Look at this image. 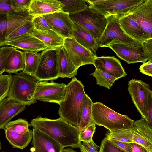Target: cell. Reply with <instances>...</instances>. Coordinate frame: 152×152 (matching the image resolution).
<instances>
[{
  "mask_svg": "<svg viewBox=\"0 0 152 152\" xmlns=\"http://www.w3.org/2000/svg\"><path fill=\"white\" fill-rule=\"evenodd\" d=\"M29 125L50 137L64 148H78L81 142L79 140L80 131L77 127L60 118L51 119L39 115L31 121Z\"/></svg>",
  "mask_w": 152,
  "mask_h": 152,
  "instance_id": "obj_1",
  "label": "cell"
},
{
  "mask_svg": "<svg viewBox=\"0 0 152 152\" xmlns=\"http://www.w3.org/2000/svg\"><path fill=\"white\" fill-rule=\"evenodd\" d=\"M86 94L81 81L75 77L72 78L66 85L64 98L59 104V118L78 127L80 123L83 102Z\"/></svg>",
  "mask_w": 152,
  "mask_h": 152,
  "instance_id": "obj_2",
  "label": "cell"
},
{
  "mask_svg": "<svg viewBox=\"0 0 152 152\" xmlns=\"http://www.w3.org/2000/svg\"><path fill=\"white\" fill-rule=\"evenodd\" d=\"M93 119L95 125L104 127L109 131L129 130L134 121L126 115L119 113L100 102L93 103Z\"/></svg>",
  "mask_w": 152,
  "mask_h": 152,
  "instance_id": "obj_3",
  "label": "cell"
},
{
  "mask_svg": "<svg viewBox=\"0 0 152 152\" xmlns=\"http://www.w3.org/2000/svg\"><path fill=\"white\" fill-rule=\"evenodd\" d=\"M38 79L23 71L12 75L7 97L26 106L35 103L34 95Z\"/></svg>",
  "mask_w": 152,
  "mask_h": 152,
  "instance_id": "obj_4",
  "label": "cell"
},
{
  "mask_svg": "<svg viewBox=\"0 0 152 152\" xmlns=\"http://www.w3.org/2000/svg\"><path fill=\"white\" fill-rule=\"evenodd\" d=\"M69 15L73 23L86 30L97 42L107 24V18L98 11L90 6L80 11L69 13Z\"/></svg>",
  "mask_w": 152,
  "mask_h": 152,
  "instance_id": "obj_5",
  "label": "cell"
},
{
  "mask_svg": "<svg viewBox=\"0 0 152 152\" xmlns=\"http://www.w3.org/2000/svg\"><path fill=\"white\" fill-rule=\"evenodd\" d=\"M28 122L21 118L10 121L4 129L7 139L13 148L23 149L33 137V131L29 129Z\"/></svg>",
  "mask_w": 152,
  "mask_h": 152,
  "instance_id": "obj_6",
  "label": "cell"
},
{
  "mask_svg": "<svg viewBox=\"0 0 152 152\" xmlns=\"http://www.w3.org/2000/svg\"><path fill=\"white\" fill-rule=\"evenodd\" d=\"M105 47L110 48L121 60L128 64L137 62L143 64L148 60L141 43L114 41Z\"/></svg>",
  "mask_w": 152,
  "mask_h": 152,
  "instance_id": "obj_7",
  "label": "cell"
},
{
  "mask_svg": "<svg viewBox=\"0 0 152 152\" xmlns=\"http://www.w3.org/2000/svg\"><path fill=\"white\" fill-rule=\"evenodd\" d=\"M57 48H47L40 53L39 62L34 75L39 81H52L59 78Z\"/></svg>",
  "mask_w": 152,
  "mask_h": 152,
  "instance_id": "obj_8",
  "label": "cell"
},
{
  "mask_svg": "<svg viewBox=\"0 0 152 152\" xmlns=\"http://www.w3.org/2000/svg\"><path fill=\"white\" fill-rule=\"evenodd\" d=\"M145 0H103L90 6L106 18L113 15H128Z\"/></svg>",
  "mask_w": 152,
  "mask_h": 152,
  "instance_id": "obj_9",
  "label": "cell"
},
{
  "mask_svg": "<svg viewBox=\"0 0 152 152\" xmlns=\"http://www.w3.org/2000/svg\"><path fill=\"white\" fill-rule=\"evenodd\" d=\"M66 85L51 81H39L37 84L34 98L46 102L56 103L60 104L63 100L66 93Z\"/></svg>",
  "mask_w": 152,
  "mask_h": 152,
  "instance_id": "obj_10",
  "label": "cell"
},
{
  "mask_svg": "<svg viewBox=\"0 0 152 152\" xmlns=\"http://www.w3.org/2000/svg\"><path fill=\"white\" fill-rule=\"evenodd\" d=\"M107 18L106 27L97 41L98 48L105 47L114 41L125 43L140 42L124 33L120 25L118 15H111Z\"/></svg>",
  "mask_w": 152,
  "mask_h": 152,
  "instance_id": "obj_11",
  "label": "cell"
},
{
  "mask_svg": "<svg viewBox=\"0 0 152 152\" xmlns=\"http://www.w3.org/2000/svg\"><path fill=\"white\" fill-rule=\"evenodd\" d=\"M128 86L133 102L142 118L148 122L147 105L148 95L151 90L150 85L141 80L132 79L129 81Z\"/></svg>",
  "mask_w": 152,
  "mask_h": 152,
  "instance_id": "obj_12",
  "label": "cell"
},
{
  "mask_svg": "<svg viewBox=\"0 0 152 152\" xmlns=\"http://www.w3.org/2000/svg\"><path fill=\"white\" fill-rule=\"evenodd\" d=\"M63 46L77 69L83 65L93 64L94 59L97 57L89 50L79 44L73 38L64 39Z\"/></svg>",
  "mask_w": 152,
  "mask_h": 152,
  "instance_id": "obj_13",
  "label": "cell"
},
{
  "mask_svg": "<svg viewBox=\"0 0 152 152\" xmlns=\"http://www.w3.org/2000/svg\"><path fill=\"white\" fill-rule=\"evenodd\" d=\"M42 16L51 27L52 29L64 38H73V23L68 13L60 11Z\"/></svg>",
  "mask_w": 152,
  "mask_h": 152,
  "instance_id": "obj_14",
  "label": "cell"
},
{
  "mask_svg": "<svg viewBox=\"0 0 152 152\" xmlns=\"http://www.w3.org/2000/svg\"><path fill=\"white\" fill-rule=\"evenodd\" d=\"M133 142L139 144L145 148L149 152H152V128L143 118L134 121Z\"/></svg>",
  "mask_w": 152,
  "mask_h": 152,
  "instance_id": "obj_15",
  "label": "cell"
},
{
  "mask_svg": "<svg viewBox=\"0 0 152 152\" xmlns=\"http://www.w3.org/2000/svg\"><path fill=\"white\" fill-rule=\"evenodd\" d=\"M31 152H62L64 147L42 132L33 128Z\"/></svg>",
  "mask_w": 152,
  "mask_h": 152,
  "instance_id": "obj_16",
  "label": "cell"
},
{
  "mask_svg": "<svg viewBox=\"0 0 152 152\" xmlns=\"http://www.w3.org/2000/svg\"><path fill=\"white\" fill-rule=\"evenodd\" d=\"M129 14L152 38V0H145Z\"/></svg>",
  "mask_w": 152,
  "mask_h": 152,
  "instance_id": "obj_17",
  "label": "cell"
},
{
  "mask_svg": "<svg viewBox=\"0 0 152 152\" xmlns=\"http://www.w3.org/2000/svg\"><path fill=\"white\" fill-rule=\"evenodd\" d=\"M118 16L121 28L124 33L130 38L141 43L152 38L129 14Z\"/></svg>",
  "mask_w": 152,
  "mask_h": 152,
  "instance_id": "obj_18",
  "label": "cell"
},
{
  "mask_svg": "<svg viewBox=\"0 0 152 152\" xmlns=\"http://www.w3.org/2000/svg\"><path fill=\"white\" fill-rule=\"evenodd\" d=\"M93 65L95 68L106 72L118 80L127 75L120 61L114 56L97 57Z\"/></svg>",
  "mask_w": 152,
  "mask_h": 152,
  "instance_id": "obj_19",
  "label": "cell"
},
{
  "mask_svg": "<svg viewBox=\"0 0 152 152\" xmlns=\"http://www.w3.org/2000/svg\"><path fill=\"white\" fill-rule=\"evenodd\" d=\"M26 106L7 97L0 102V129H4L10 121L23 111Z\"/></svg>",
  "mask_w": 152,
  "mask_h": 152,
  "instance_id": "obj_20",
  "label": "cell"
},
{
  "mask_svg": "<svg viewBox=\"0 0 152 152\" xmlns=\"http://www.w3.org/2000/svg\"><path fill=\"white\" fill-rule=\"evenodd\" d=\"M5 45L11 46L23 51L37 53L48 48L42 42L29 34L15 40L7 42L3 46Z\"/></svg>",
  "mask_w": 152,
  "mask_h": 152,
  "instance_id": "obj_21",
  "label": "cell"
},
{
  "mask_svg": "<svg viewBox=\"0 0 152 152\" xmlns=\"http://www.w3.org/2000/svg\"><path fill=\"white\" fill-rule=\"evenodd\" d=\"M64 6L59 0H31L28 13L33 17L42 15L61 11Z\"/></svg>",
  "mask_w": 152,
  "mask_h": 152,
  "instance_id": "obj_22",
  "label": "cell"
},
{
  "mask_svg": "<svg viewBox=\"0 0 152 152\" xmlns=\"http://www.w3.org/2000/svg\"><path fill=\"white\" fill-rule=\"evenodd\" d=\"M57 61L59 78H72L76 75L78 69L63 46L57 48Z\"/></svg>",
  "mask_w": 152,
  "mask_h": 152,
  "instance_id": "obj_23",
  "label": "cell"
},
{
  "mask_svg": "<svg viewBox=\"0 0 152 152\" xmlns=\"http://www.w3.org/2000/svg\"><path fill=\"white\" fill-rule=\"evenodd\" d=\"M73 38L79 44L96 55L98 48L97 42L88 31L73 23Z\"/></svg>",
  "mask_w": 152,
  "mask_h": 152,
  "instance_id": "obj_24",
  "label": "cell"
},
{
  "mask_svg": "<svg viewBox=\"0 0 152 152\" xmlns=\"http://www.w3.org/2000/svg\"><path fill=\"white\" fill-rule=\"evenodd\" d=\"M29 34L42 42L48 48H58L64 44V39L52 29L38 31L34 29Z\"/></svg>",
  "mask_w": 152,
  "mask_h": 152,
  "instance_id": "obj_25",
  "label": "cell"
},
{
  "mask_svg": "<svg viewBox=\"0 0 152 152\" xmlns=\"http://www.w3.org/2000/svg\"><path fill=\"white\" fill-rule=\"evenodd\" d=\"M25 54L24 51L15 48L8 55L5 63V72L10 74L23 71L25 68Z\"/></svg>",
  "mask_w": 152,
  "mask_h": 152,
  "instance_id": "obj_26",
  "label": "cell"
},
{
  "mask_svg": "<svg viewBox=\"0 0 152 152\" xmlns=\"http://www.w3.org/2000/svg\"><path fill=\"white\" fill-rule=\"evenodd\" d=\"M93 103L91 98L86 94L83 102L80 123L77 127L80 131L95 124L92 115Z\"/></svg>",
  "mask_w": 152,
  "mask_h": 152,
  "instance_id": "obj_27",
  "label": "cell"
},
{
  "mask_svg": "<svg viewBox=\"0 0 152 152\" xmlns=\"http://www.w3.org/2000/svg\"><path fill=\"white\" fill-rule=\"evenodd\" d=\"M25 54V66L23 72L34 75L39 62L40 53L23 51Z\"/></svg>",
  "mask_w": 152,
  "mask_h": 152,
  "instance_id": "obj_28",
  "label": "cell"
},
{
  "mask_svg": "<svg viewBox=\"0 0 152 152\" xmlns=\"http://www.w3.org/2000/svg\"><path fill=\"white\" fill-rule=\"evenodd\" d=\"M91 75L96 78L97 85L108 89L112 86L115 81L118 80L115 77L96 68L94 72L91 73Z\"/></svg>",
  "mask_w": 152,
  "mask_h": 152,
  "instance_id": "obj_29",
  "label": "cell"
},
{
  "mask_svg": "<svg viewBox=\"0 0 152 152\" xmlns=\"http://www.w3.org/2000/svg\"><path fill=\"white\" fill-rule=\"evenodd\" d=\"M59 1L64 5L61 11L69 14L80 11L88 6L85 0Z\"/></svg>",
  "mask_w": 152,
  "mask_h": 152,
  "instance_id": "obj_30",
  "label": "cell"
},
{
  "mask_svg": "<svg viewBox=\"0 0 152 152\" xmlns=\"http://www.w3.org/2000/svg\"><path fill=\"white\" fill-rule=\"evenodd\" d=\"M106 135V137L109 139L129 143L133 142V135L131 129L109 131Z\"/></svg>",
  "mask_w": 152,
  "mask_h": 152,
  "instance_id": "obj_31",
  "label": "cell"
},
{
  "mask_svg": "<svg viewBox=\"0 0 152 152\" xmlns=\"http://www.w3.org/2000/svg\"><path fill=\"white\" fill-rule=\"evenodd\" d=\"M34 29L31 20L28 21L10 34L7 38L6 42L15 40L26 34H29Z\"/></svg>",
  "mask_w": 152,
  "mask_h": 152,
  "instance_id": "obj_32",
  "label": "cell"
},
{
  "mask_svg": "<svg viewBox=\"0 0 152 152\" xmlns=\"http://www.w3.org/2000/svg\"><path fill=\"white\" fill-rule=\"evenodd\" d=\"M10 24L9 13L0 14V47L6 42L7 33Z\"/></svg>",
  "mask_w": 152,
  "mask_h": 152,
  "instance_id": "obj_33",
  "label": "cell"
},
{
  "mask_svg": "<svg viewBox=\"0 0 152 152\" xmlns=\"http://www.w3.org/2000/svg\"><path fill=\"white\" fill-rule=\"evenodd\" d=\"M12 76L10 74L0 76V102L7 96Z\"/></svg>",
  "mask_w": 152,
  "mask_h": 152,
  "instance_id": "obj_34",
  "label": "cell"
},
{
  "mask_svg": "<svg viewBox=\"0 0 152 152\" xmlns=\"http://www.w3.org/2000/svg\"><path fill=\"white\" fill-rule=\"evenodd\" d=\"M34 29L38 31H44L52 29L51 27L42 16H34L31 20Z\"/></svg>",
  "mask_w": 152,
  "mask_h": 152,
  "instance_id": "obj_35",
  "label": "cell"
},
{
  "mask_svg": "<svg viewBox=\"0 0 152 152\" xmlns=\"http://www.w3.org/2000/svg\"><path fill=\"white\" fill-rule=\"evenodd\" d=\"M95 124L91 125L80 131L79 140L80 142H89L92 140L93 134L95 131Z\"/></svg>",
  "mask_w": 152,
  "mask_h": 152,
  "instance_id": "obj_36",
  "label": "cell"
},
{
  "mask_svg": "<svg viewBox=\"0 0 152 152\" xmlns=\"http://www.w3.org/2000/svg\"><path fill=\"white\" fill-rule=\"evenodd\" d=\"M16 48L12 46H2L0 51V76L5 72L7 59L10 53ZM17 49V48H16Z\"/></svg>",
  "mask_w": 152,
  "mask_h": 152,
  "instance_id": "obj_37",
  "label": "cell"
},
{
  "mask_svg": "<svg viewBox=\"0 0 152 152\" xmlns=\"http://www.w3.org/2000/svg\"><path fill=\"white\" fill-rule=\"evenodd\" d=\"M31 0H10L15 11L20 12L28 11Z\"/></svg>",
  "mask_w": 152,
  "mask_h": 152,
  "instance_id": "obj_38",
  "label": "cell"
},
{
  "mask_svg": "<svg viewBox=\"0 0 152 152\" xmlns=\"http://www.w3.org/2000/svg\"><path fill=\"white\" fill-rule=\"evenodd\" d=\"M99 152H125L114 146L106 137L102 141Z\"/></svg>",
  "mask_w": 152,
  "mask_h": 152,
  "instance_id": "obj_39",
  "label": "cell"
},
{
  "mask_svg": "<svg viewBox=\"0 0 152 152\" xmlns=\"http://www.w3.org/2000/svg\"><path fill=\"white\" fill-rule=\"evenodd\" d=\"M81 152H99L98 151V146L93 140L89 142H83L78 146Z\"/></svg>",
  "mask_w": 152,
  "mask_h": 152,
  "instance_id": "obj_40",
  "label": "cell"
},
{
  "mask_svg": "<svg viewBox=\"0 0 152 152\" xmlns=\"http://www.w3.org/2000/svg\"><path fill=\"white\" fill-rule=\"evenodd\" d=\"M15 12L11 4L10 0H0V14Z\"/></svg>",
  "mask_w": 152,
  "mask_h": 152,
  "instance_id": "obj_41",
  "label": "cell"
},
{
  "mask_svg": "<svg viewBox=\"0 0 152 152\" xmlns=\"http://www.w3.org/2000/svg\"><path fill=\"white\" fill-rule=\"evenodd\" d=\"M108 139L114 146L123 151L125 152H132L131 143L119 141L111 139Z\"/></svg>",
  "mask_w": 152,
  "mask_h": 152,
  "instance_id": "obj_42",
  "label": "cell"
},
{
  "mask_svg": "<svg viewBox=\"0 0 152 152\" xmlns=\"http://www.w3.org/2000/svg\"><path fill=\"white\" fill-rule=\"evenodd\" d=\"M142 44L148 61L152 62V38L143 42Z\"/></svg>",
  "mask_w": 152,
  "mask_h": 152,
  "instance_id": "obj_43",
  "label": "cell"
},
{
  "mask_svg": "<svg viewBox=\"0 0 152 152\" xmlns=\"http://www.w3.org/2000/svg\"><path fill=\"white\" fill-rule=\"evenodd\" d=\"M147 110L148 119V123L151 127L152 128V91L149 92L148 95Z\"/></svg>",
  "mask_w": 152,
  "mask_h": 152,
  "instance_id": "obj_44",
  "label": "cell"
},
{
  "mask_svg": "<svg viewBox=\"0 0 152 152\" xmlns=\"http://www.w3.org/2000/svg\"><path fill=\"white\" fill-rule=\"evenodd\" d=\"M140 72L145 75L152 76V62L148 61L140 66Z\"/></svg>",
  "mask_w": 152,
  "mask_h": 152,
  "instance_id": "obj_45",
  "label": "cell"
},
{
  "mask_svg": "<svg viewBox=\"0 0 152 152\" xmlns=\"http://www.w3.org/2000/svg\"><path fill=\"white\" fill-rule=\"evenodd\" d=\"M132 152H149L143 146L138 144L132 142L131 143Z\"/></svg>",
  "mask_w": 152,
  "mask_h": 152,
  "instance_id": "obj_46",
  "label": "cell"
},
{
  "mask_svg": "<svg viewBox=\"0 0 152 152\" xmlns=\"http://www.w3.org/2000/svg\"><path fill=\"white\" fill-rule=\"evenodd\" d=\"M103 0H85L86 2H87L89 6L97 2L103 1Z\"/></svg>",
  "mask_w": 152,
  "mask_h": 152,
  "instance_id": "obj_47",
  "label": "cell"
},
{
  "mask_svg": "<svg viewBox=\"0 0 152 152\" xmlns=\"http://www.w3.org/2000/svg\"><path fill=\"white\" fill-rule=\"evenodd\" d=\"M62 152H77L74 150L72 148H63Z\"/></svg>",
  "mask_w": 152,
  "mask_h": 152,
  "instance_id": "obj_48",
  "label": "cell"
},
{
  "mask_svg": "<svg viewBox=\"0 0 152 152\" xmlns=\"http://www.w3.org/2000/svg\"><path fill=\"white\" fill-rule=\"evenodd\" d=\"M1 142L0 141V150H1Z\"/></svg>",
  "mask_w": 152,
  "mask_h": 152,
  "instance_id": "obj_49",
  "label": "cell"
},
{
  "mask_svg": "<svg viewBox=\"0 0 152 152\" xmlns=\"http://www.w3.org/2000/svg\"><path fill=\"white\" fill-rule=\"evenodd\" d=\"M1 48H0V50H1Z\"/></svg>",
  "mask_w": 152,
  "mask_h": 152,
  "instance_id": "obj_50",
  "label": "cell"
},
{
  "mask_svg": "<svg viewBox=\"0 0 152 152\" xmlns=\"http://www.w3.org/2000/svg\"></svg>",
  "mask_w": 152,
  "mask_h": 152,
  "instance_id": "obj_51",
  "label": "cell"
}]
</instances>
